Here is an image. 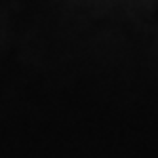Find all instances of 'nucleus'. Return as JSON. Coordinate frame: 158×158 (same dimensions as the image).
<instances>
[]
</instances>
